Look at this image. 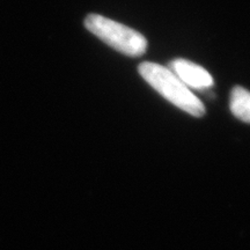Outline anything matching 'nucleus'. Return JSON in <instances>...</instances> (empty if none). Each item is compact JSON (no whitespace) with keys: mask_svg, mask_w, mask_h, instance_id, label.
<instances>
[{"mask_svg":"<svg viewBox=\"0 0 250 250\" xmlns=\"http://www.w3.org/2000/svg\"><path fill=\"white\" fill-rule=\"evenodd\" d=\"M138 72L152 88L181 110L195 117L205 115L204 103L168 67L155 62H144L138 66Z\"/></svg>","mask_w":250,"mask_h":250,"instance_id":"nucleus-1","label":"nucleus"},{"mask_svg":"<svg viewBox=\"0 0 250 250\" xmlns=\"http://www.w3.org/2000/svg\"><path fill=\"white\" fill-rule=\"evenodd\" d=\"M85 27L105 44L125 56L140 57L147 49V40L145 39V36L132 28L124 26L102 15H87Z\"/></svg>","mask_w":250,"mask_h":250,"instance_id":"nucleus-2","label":"nucleus"},{"mask_svg":"<svg viewBox=\"0 0 250 250\" xmlns=\"http://www.w3.org/2000/svg\"><path fill=\"white\" fill-rule=\"evenodd\" d=\"M168 68L179 77L188 88L203 90L214 85L213 78L204 67L183 58H176L168 64Z\"/></svg>","mask_w":250,"mask_h":250,"instance_id":"nucleus-3","label":"nucleus"},{"mask_svg":"<svg viewBox=\"0 0 250 250\" xmlns=\"http://www.w3.org/2000/svg\"><path fill=\"white\" fill-rule=\"evenodd\" d=\"M229 108L237 120L250 123V92L241 86H235L230 92Z\"/></svg>","mask_w":250,"mask_h":250,"instance_id":"nucleus-4","label":"nucleus"}]
</instances>
